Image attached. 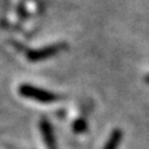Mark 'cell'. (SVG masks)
I'll list each match as a JSON object with an SVG mask.
<instances>
[{"instance_id": "1", "label": "cell", "mask_w": 149, "mask_h": 149, "mask_svg": "<svg viewBox=\"0 0 149 149\" xmlns=\"http://www.w3.org/2000/svg\"><path fill=\"white\" fill-rule=\"evenodd\" d=\"M19 93L22 97L34 100L36 102H41V103H54V102L60 101V97L57 95L31 85H21L19 87Z\"/></svg>"}, {"instance_id": "2", "label": "cell", "mask_w": 149, "mask_h": 149, "mask_svg": "<svg viewBox=\"0 0 149 149\" xmlns=\"http://www.w3.org/2000/svg\"><path fill=\"white\" fill-rule=\"evenodd\" d=\"M67 46L66 44H54V45H49L41 49H36V50H29L26 52V57L29 61L31 62H39V61H44L50 57H54L58 52H61L66 49Z\"/></svg>"}, {"instance_id": "3", "label": "cell", "mask_w": 149, "mask_h": 149, "mask_svg": "<svg viewBox=\"0 0 149 149\" xmlns=\"http://www.w3.org/2000/svg\"><path fill=\"white\" fill-rule=\"evenodd\" d=\"M40 129H41V133H42V137H44V141L46 143L50 149H56V141H55V134H54V129H52V125L49 120L42 119L40 122Z\"/></svg>"}, {"instance_id": "4", "label": "cell", "mask_w": 149, "mask_h": 149, "mask_svg": "<svg viewBox=\"0 0 149 149\" xmlns=\"http://www.w3.org/2000/svg\"><path fill=\"white\" fill-rule=\"evenodd\" d=\"M120 141H122V130L120 129H114L113 132H112L108 142L106 143V146H104L103 149H117Z\"/></svg>"}, {"instance_id": "5", "label": "cell", "mask_w": 149, "mask_h": 149, "mask_svg": "<svg viewBox=\"0 0 149 149\" xmlns=\"http://www.w3.org/2000/svg\"><path fill=\"white\" fill-rule=\"evenodd\" d=\"M73 132L77 133V134L87 132V122H86V120L83 118L76 119V122L73 123Z\"/></svg>"}, {"instance_id": "6", "label": "cell", "mask_w": 149, "mask_h": 149, "mask_svg": "<svg viewBox=\"0 0 149 149\" xmlns=\"http://www.w3.org/2000/svg\"><path fill=\"white\" fill-rule=\"evenodd\" d=\"M146 81L149 83V76H147V77H146Z\"/></svg>"}]
</instances>
